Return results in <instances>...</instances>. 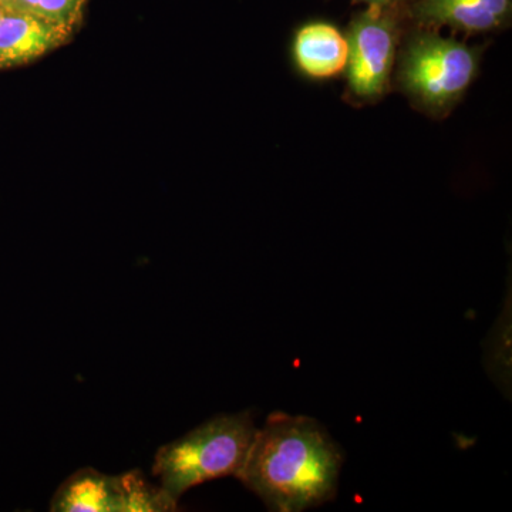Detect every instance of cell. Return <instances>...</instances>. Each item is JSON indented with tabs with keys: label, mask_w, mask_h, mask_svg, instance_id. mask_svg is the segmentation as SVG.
Returning a JSON list of instances; mask_svg holds the SVG:
<instances>
[{
	"label": "cell",
	"mask_w": 512,
	"mask_h": 512,
	"mask_svg": "<svg viewBox=\"0 0 512 512\" xmlns=\"http://www.w3.org/2000/svg\"><path fill=\"white\" fill-rule=\"evenodd\" d=\"M256 430L258 427L248 412L214 417L181 439L161 447L153 474L178 503L195 485L237 477L247 460Z\"/></svg>",
	"instance_id": "obj_2"
},
{
	"label": "cell",
	"mask_w": 512,
	"mask_h": 512,
	"mask_svg": "<svg viewBox=\"0 0 512 512\" xmlns=\"http://www.w3.org/2000/svg\"><path fill=\"white\" fill-rule=\"evenodd\" d=\"M481 53L483 47L416 26L397 57V84L417 109L447 116L476 80Z\"/></svg>",
	"instance_id": "obj_3"
},
{
	"label": "cell",
	"mask_w": 512,
	"mask_h": 512,
	"mask_svg": "<svg viewBox=\"0 0 512 512\" xmlns=\"http://www.w3.org/2000/svg\"><path fill=\"white\" fill-rule=\"evenodd\" d=\"M121 512H160L177 510V501L163 487L151 485L140 470L119 476Z\"/></svg>",
	"instance_id": "obj_9"
},
{
	"label": "cell",
	"mask_w": 512,
	"mask_h": 512,
	"mask_svg": "<svg viewBox=\"0 0 512 512\" xmlns=\"http://www.w3.org/2000/svg\"><path fill=\"white\" fill-rule=\"evenodd\" d=\"M353 3H365L367 6H382V8H409L413 0H352Z\"/></svg>",
	"instance_id": "obj_12"
},
{
	"label": "cell",
	"mask_w": 512,
	"mask_h": 512,
	"mask_svg": "<svg viewBox=\"0 0 512 512\" xmlns=\"http://www.w3.org/2000/svg\"><path fill=\"white\" fill-rule=\"evenodd\" d=\"M343 453L318 420L275 412L256 430L238 480L276 512L328 503L338 490Z\"/></svg>",
	"instance_id": "obj_1"
},
{
	"label": "cell",
	"mask_w": 512,
	"mask_h": 512,
	"mask_svg": "<svg viewBox=\"0 0 512 512\" xmlns=\"http://www.w3.org/2000/svg\"><path fill=\"white\" fill-rule=\"evenodd\" d=\"M409 8L367 6L350 20L346 67L350 97L372 103L386 96Z\"/></svg>",
	"instance_id": "obj_4"
},
{
	"label": "cell",
	"mask_w": 512,
	"mask_h": 512,
	"mask_svg": "<svg viewBox=\"0 0 512 512\" xmlns=\"http://www.w3.org/2000/svg\"><path fill=\"white\" fill-rule=\"evenodd\" d=\"M87 0H12L6 8L23 10L74 29L83 18Z\"/></svg>",
	"instance_id": "obj_10"
},
{
	"label": "cell",
	"mask_w": 512,
	"mask_h": 512,
	"mask_svg": "<svg viewBox=\"0 0 512 512\" xmlns=\"http://www.w3.org/2000/svg\"><path fill=\"white\" fill-rule=\"evenodd\" d=\"M10 2H12V0H0V5L5 6L6 8Z\"/></svg>",
	"instance_id": "obj_13"
},
{
	"label": "cell",
	"mask_w": 512,
	"mask_h": 512,
	"mask_svg": "<svg viewBox=\"0 0 512 512\" xmlns=\"http://www.w3.org/2000/svg\"><path fill=\"white\" fill-rule=\"evenodd\" d=\"M292 59L296 69L309 79H333L348 67V37L323 20L305 23L293 35Z\"/></svg>",
	"instance_id": "obj_7"
},
{
	"label": "cell",
	"mask_w": 512,
	"mask_h": 512,
	"mask_svg": "<svg viewBox=\"0 0 512 512\" xmlns=\"http://www.w3.org/2000/svg\"><path fill=\"white\" fill-rule=\"evenodd\" d=\"M3 12H5V6L0 5V18H2Z\"/></svg>",
	"instance_id": "obj_14"
},
{
	"label": "cell",
	"mask_w": 512,
	"mask_h": 512,
	"mask_svg": "<svg viewBox=\"0 0 512 512\" xmlns=\"http://www.w3.org/2000/svg\"><path fill=\"white\" fill-rule=\"evenodd\" d=\"M73 29L23 10L5 8L0 18V69L40 59L72 37Z\"/></svg>",
	"instance_id": "obj_6"
},
{
	"label": "cell",
	"mask_w": 512,
	"mask_h": 512,
	"mask_svg": "<svg viewBox=\"0 0 512 512\" xmlns=\"http://www.w3.org/2000/svg\"><path fill=\"white\" fill-rule=\"evenodd\" d=\"M511 308V306H510ZM504 312L500 322L495 326L493 346L488 359L493 360V365L488 366V372L495 373V382L500 384L501 389L507 390V383L510 384V336H511V309Z\"/></svg>",
	"instance_id": "obj_11"
},
{
	"label": "cell",
	"mask_w": 512,
	"mask_h": 512,
	"mask_svg": "<svg viewBox=\"0 0 512 512\" xmlns=\"http://www.w3.org/2000/svg\"><path fill=\"white\" fill-rule=\"evenodd\" d=\"M53 512H121L119 476H107L94 468H82L60 484Z\"/></svg>",
	"instance_id": "obj_8"
},
{
	"label": "cell",
	"mask_w": 512,
	"mask_h": 512,
	"mask_svg": "<svg viewBox=\"0 0 512 512\" xmlns=\"http://www.w3.org/2000/svg\"><path fill=\"white\" fill-rule=\"evenodd\" d=\"M407 15L419 28H450L476 35L508 28L512 0H413Z\"/></svg>",
	"instance_id": "obj_5"
}]
</instances>
